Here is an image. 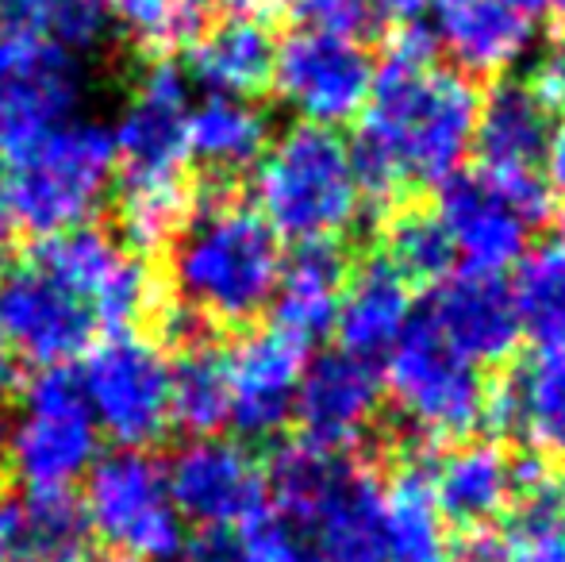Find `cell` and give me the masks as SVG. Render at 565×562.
Here are the masks:
<instances>
[{
    "instance_id": "obj_50",
    "label": "cell",
    "mask_w": 565,
    "mask_h": 562,
    "mask_svg": "<svg viewBox=\"0 0 565 562\" xmlns=\"http://www.w3.org/2000/svg\"><path fill=\"white\" fill-rule=\"evenodd\" d=\"M23 562H54V559H23Z\"/></svg>"
},
{
    "instance_id": "obj_40",
    "label": "cell",
    "mask_w": 565,
    "mask_h": 562,
    "mask_svg": "<svg viewBox=\"0 0 565 562\" xmlns=\"http://www.w3.org/2000/svg\"><path fill=\"white\" fill-rule=\"evenodd\" d=\"M0 562H23V501L15 489H0Z\"/></svg>"
},
{
    "instance_id": "obj_14",
    "label": "cell",
    "mask_w": 565,
    "mask_h": 562,
    "mask_svg": "<svg viewBox=\"0 0 565 562\" xmlns=\"http://www.w3.org/2000/svg\"><path fill=\"white\" fill-rule=\"evenodd\" d=\"M373 59L365 43L316 35L292 28L277 43L269 89L300 116V124L316 128H342L362 116L373 85Z\"/></svg>"
},
{
    "instance_id": "obj_34",
    "label": "cell",
    "mask_w": 565,
    "mask_h": 562,
    "mask_svg": "<svg viewBox=\"0 0 565 562\" xmlns=\"http://www.w3.org/2000/svg\"><path fill=\"white\" fill-rule=\"evenodd\" d=\"M520 328L543 339L565 336V255L558 247H539L515 263V278L508 282Z\"/></svg>"
},
{
    "instance_id": "obj_5",
    "label": "cell",
    "mask_w": 565,
    "mask_h": 562,
    "mask_svg": "<svg viewBox=\"0 0 565 562\" xmlns=\"http://www.w3.org/2000/svg\"><path fill=\"white\" fill-rule=\"evenodd\" d=\"M116 181L113 128L74 116L39 139L28 155L8 162L4 189L20 232L51 240L70 227L93 224Z\"/></svg>"
},
{
    "instance_id": "obj_25",
    "label": "cell",
    "mask_w": 565,
    "mask_h": 562,
    "mask_svg": "<svg viewBox=\"0 0 565 562\" xmlns=\"http://www.w3.org/2000/svg\"><path fill=\"white\" fill-rule=\"evenodd\" d=\"M342 282H347V263L339 247H297L285 258L274 300L266 308L269 328L316 347L335 331Z\"/></svg>"
},
{
    "instance_id": "obj_3",
    "label": "cell",
    "mask_w": 565,
    "mask_h": 562,
    "mask_svg": "<svg viewBox=\"0 0 565 562\" xmlns=\"http://www.w3.org/2000/svg\"><path fill=\"white\" fill-rule=\"evenodd\" d=\"M250 209L281 243L339 247L365 212L350 142L331 128L292 124L254 162Z\"/></svg>"
},
{
    "instance_id": "obj_46",
    "label": "cell",
    "mask_w": 565,
    "mask_h": 562,
    "mask_svg": "<svg viewBox=\"0 0 565 562\" xmlns=\"http://www.w3.org/2000/svg\"><path fill=\"white\" fill-rule=\"evenodd\" d=\"M381 15H393V20H419L424 8H431V0H377Z\"/></svg>"
},
{
    "instance_id": "obj_15",
    "label": "cell",
    "mask_w": 565,
    "mask_h": 562,
    "mask_svg": "<svg viewBox=\"0 0 565 562\" xmlns=\"http://www.w3.org/2000/svg\"><path fill=\"white\" fill-rule=\"evenodd\" d=\"M312 359V347L297 343L277 328L243 331L227 347V382H231V421L238 439L266 443L289 427L292 401L300 378Z\"/></svg>"
},
{
    "instance_id": "obj_16",
    "label": "cell",
    "mask_w": 565,
    "mask_h": 562,
    "mask_svg": "<svg viewBox=\"0 0 565 562\" xmlns=\"http://www.w3.org/2000/svg\"><path fill=\"white\" fill-rule=\"evenodd\" d=\"M381 397H385V382L377 362L354 359L335 347L320 359H308L297 401H292V421L300 427V439L335 455H350V447L370 435L381 413Z\"/></svg>"
},
{
    "instance_id": "obj_10",
    "label": "cell",
    "mask_w": 565,
    "mask_h": 562,
    "mask_svg": "<svg viewBox=\"0 0 565 562\" xmlns=\"http://www.w3.org/2000/svg\"><path fill=\"white\" fill-rule=\"evenodd\" d=\"M82 97V54L31 31H15L0 46V162H15L39 139L74 120Z\"/></svg>"
},
{
    "instance_id": "obj_24",
    "label": "cell",
    "mask_w": 565,
    "mask_h": 562,
    "mask_svg": "<svg viewBox=\"0 0 565 562\" xmlns=\"http://www.w3.org/2000/svg\"><path fill=\"white\" fill-rule=\"evenodd\" d=\"M262 470H266L269 512L285 520L292 532H308L328 512V505L347 489L358 466L350 463V455L323 450L297 435V439L277 443L262 463Z\"/></svg>"
},
{
    "instance_id": "obj_17",
    "label": "cell",
    "mask_w": 565,
    "mask_h": 562,
    "mask_svg": "<svg viewBox=\"0 0 565 562\" xmlns=\"http://www.w3.org/2000/svg\"><path fill=\"white\" fill-rule=\"evenodd\" d=\"M435 43L461 74H504L531 54L546 0H431Z\"/></svg>"
},
{
    "instance_id": "obj_1",
    "label": "cell",
    "mask_w": 565,
    "mask_h": 562,
    "mask_svg": "<svg viewBox=\"0 0 565 562\" xmlns=\"http://www.w3.org/2000/svg\"><path fill=\"white\" fill-rule=\"evenodd\" d=\"M435 51V31L419 20L388 35L350 142L365 204L385 209L412 185H443L473 150L481 93L461 70L439 66Z\"/></svg>"
},
{
    "instance_id": "obj_27",
    "label": "cell",
    "mask_w": 565,
    "mask_h": 562,
    "mask_svg": "<svg viewBox=\"0 0 565 562\" xmlns=\"http://www.w3.org/2000/svg\"><path fill=\"white\" fill-rule=\"evenodd\" d=\"M231 421L227 347L216 331H196L170 347V424L185 439L220 435Z\"/></svg>"
},
{
    "instance_id": "obj_21",
    "label": "cell",
    "mask_w": 565,
    "mask_h": 562,
    "mask_svg": "<svg viewBox=\"0 0 565 562\" xmlns=\"http://www.w3.org/2000/svg\"><path fill=\"white\" fill-rule=\"evenodd\" d=\"M551 128V105L539 97L535 85L504 77L484 93L477 108V162L492 173H539Z\"/></svg>"
},
{
    "instance_id": "obj_48",
    "label": "cell",
    "mask_w": 565,
    "mask_h": 562,
    "mask_svg": "<svg viewBox=\"0 0 565 562\" xmlns=\"http://www.w3.org/2000/svg\"><path fill=\"white\" fill-rule=\"evenodd\" d=\"M546 12H554V15H562V20H565V0H546Z\"/></svg>"
},
{
    "instance_id": "obj_23",
    "label": "cell",
    "mask_w": 565,
    "mask_h": 562,
    "mask_svg": "<svg viewBox=\"0 0 565 562\" xmlns=\"http://www.w3.org/2000/svg\"><path fill=\"white\" fill-rule=\"evenodd\" d=\"M431 489L447 524H492L512 509L515 463L492 439L450 443V450H443L431 466Z\"/></svg>"
},
{
    "instance_id": "obj_42",
    "label": "cell",
    "mask_w": 565,
    "mask_h": 562,
    "mask_svg": "<svg viewBox=\"0 0 565 562\" xmlns=\"http://www.w3.org/2000/svg\"><path fill=\"white\" fill-rule=\"evenodd\" d=\"M543 185H546V193H554V197H565V120L562 124H554L551 128V139H546V150H543Z\"/></svg>"
},
{
    "instance_id": "obj_44",
    "label": "cell",
    "mask_w": 565,
    "mask_h": 562,
    "mask_svg": "<svg viewBox=\"0 0 565 562\" xmlns=\"http://www.w3.org/2000/svg\"><path fill=\"white\" fill-rule=\"evenodd\" d=\"M220 4H224L231 15H246V20H262V23H266L269 15L285 12L292 0H220Z\"/></svg>"
},
{
    "instance_id": "obj_37",
    "label": "cell",
    "mask_w": 565,
    "mask_h": 562,
    "mask_svg": "<svg viewBox=\"0 0 565 562\" xmlns=\"http://www.w3.org/2000/svg\"><path fill=\"white\" fill-rule=\"evenodd\" d=\"M238 562H308V548L300 532H292L274 512H262L235 532Z\"/></svg>"
},
{
    "instance_id": "obj_45",
    "label": "cell",
    "mask_w": 565,
    "mask_h": 562,
    "mask_svg": "<svg viewBox=\"0 0 565 562\" xmlns=\"http://www.w3.org/2000/svg\"><path fill=\"white\" fill-rule=\"evenodd\" d=\"M15 385H20V362H15V354L0 339V405L15 397Z\"/></svg>"
},
{
    "instance_id": "obj_13",
    "label": "cell",
    "mask_w": 565,
    "mask_h": 562,
    "mask_svg": "<svg viewBox=\"0 0 565 562\" xmlns=\"http://www.w3.org/2000/svg\"><path fill=\"white\" fill-rule=\"evenodd\" d=\"M162 466L170 501L185 528L238 532L269 509L262 458L243 439H185Z\"/></svg>"
},
{
    "instance_id": "obj_18",
    "label": "cell",
    "mask_w": 565,
    "mask_h": 562,
    "mask_svg": "<svg viewBox=\"0 0 565 562\" xmlns=\"http://www.w3.org/2000/svg\"><path fill=\"white\" fill-rule=\"evenodd\" d=\"M424 316L473 367L508 362L523 336L504 274H450L447 282L435 285Z\"/></svg>"
},
{
    "instance_id": "obj_12",
    "label": "cell",
    "mask_w": 565,
    "mask_h": 562,
    "mask_svg": "<svg viewBox=\"0 0 565 562\" xmlns=\"http://www.w3.org/2000/svg\"><path fill=\"white\" fill-rule=\"evenodd\" d=\"M0 339L31 370L77 367L100 339L93 308L31 258L0 271Z\"/></svg>"
},
{
    "instance_id": "obj_19",
    "label": "cell",
    "mask_w": 565,
    "mask_h": 562,
    "mask_svg": "<svg viewBox=\"0 0 565 562\" xmlns=\"http://www.w3.org/2000/svg\"><path fill=\"white\" fill-rule=\"evenodd\" d=\"M484 424L535 447L539 458L565 463V336L535 351L489 390Z\"/></svg>"
},
{
    "instance_id": "obj_2",
    "label": "cell",
    "mask_w": 565,
    "mask_h": 562,
    "mask_svg": "<svg viewBox=\"0 0 565 562\" xmlns=\"http://www.w3.org/2000/svg\"><path fill=\"white\" fill-rule=\"evenodd\" d=\"M170 297L204 328H246L269 308L285 266L281 240L231 185L201 181L193 216L166 251Z\"/></svg>"
},
{
    "instance_id": "obj_43",
    "label": "cell",
    "mask_w": 565,
    "mask_h": 562,
    "mask_svg": "<svg viewBox=\"0 0 565 562\" xmlns=\"http://www.w3.org/2000/svg\"><path fill=\"white\" fill-rule=\"evenodd\" d=\"M15 235H20V224H15L12 201H8L4 173H0V271L15 263Z\"/></svg>"
},
{
    "instance_id": "obj_26",
    "label": "cell",
    "mask_w": 565,
    "mask_h": 562,
    "mask_svg": "<svg viewBox=\"0 0 565 562\" xmlns=\"http://www.w3.org/2000/svg\"><path fill=\"white\" fill-rule=\"evenodd\" d=\"M269 147V116L254 100L204 97L189 108V166H201L204 181L231 185L254 170Z\"/></svg>"
},
{
    "instance_id": "obj_4",
    "label": "cell",
    "mask_w": 565,
    "mask_h": 562,
    "mask_svg": "<svg viewBox=\"0 0 565 562\" xmlns=\"http://www.w3.org/2000/svg\"><path fill=\"white\" fill-rule=\"evenodd\" d=\"M105 455L74 367L35 370L15 385V421L4 427L0 466L20 497L66 494Z\"/></svg>"
},
{
    "instance_id": "obj_11",
    "label": "cell",
    "mask_w": 565,
    "mask_h": 562,
    "mask_svg": "<svg viewBox=\"0 0 565 562\" xmlns=\"http://www.w3.org/2000/svg\"><path fill=\"white\" fill-rule=\"evenodd\" d=\"M189 85L178 59H150L113 124L116 185L189 181Z\"/></svg>"
},
{
    "instance_id": "obj_41",
    "label": "cell",
    "mask_w": 565,
    "mask_h": 562,
    "mask_svg": "<svg viewBox=\"0 0 565 562\" xmlns=\"http://www.w3.org/2000/svg\"><path fill=\"white\" fill-rule=\"evenodd\" d=\"M178 562H238L235 532H193Z\"/></svg>"
},
{
    "instance_id": "obj_35",
    "label": "cell",
    "mask_w": 565,
    "mask_h": 562,
    "mask_svg": "<svg viewBox=\"0 0 565 562\" xmlns=\"http://www.w3.org/2000/svg\"><path fill=\"white\" fill-rule=\"evenodd\" d=\"M515 536L565 532V466L551 458H527L515 463Z\"/></svg>"
},
{
    "instance_id": "obj_31",
    "label": "cell",
    "mask_w": 565,
    "mask_h": 562,
    "mask_svg": "<svg viewBox=\"0 0 565 562\" xmlns=\"http://www.w3.org/2000/svg\"><path fill=\"white\" fill-rule=\"evenodd\" d=\"M381 258L401 274L412 289H435L454 274V247L439 216L424 209H396L385 220Z\"/></svg>"
},
{
    "instance_id": "obj_32",
    "label": "cell",
    "mask_w": 565,
    "mask_h": 562,
    "mask_svg": "<svg viewBox=\"0 0 565 562\" xmlns=\"http://www.w3.org/2000/svg\"><path fill=\"white\" fill-rule=\"evenodd\" d=\"M124 243L108 227L82 224L51 235V240H35L28 258L35 266H43L46 274H54L62 285H70L77 297L93 300V293L113 278V271L124 263Z\"/></svg>"
},
{
    "instance_id": "obj_47",
    "label": "cell",
    "mask_w": 565,
    "mask_h": 562,
    "mask_svg": "<svg viewBox=\"0 0 565 562\" xmlns=\"http://www.w3.org/2000/svg\"><path fill=\"white\" fill-rule=\"evenodd\" d=\"M15 31H23L20 28V15H15V4H12V0H0V46H4L8 39L15 35Z\"/></svg>"
},
{
    "instance_id": "obj_22",
    "label": "cell",
    "mask_w": 565,
    "mask_h": 562,
    "mask_svg": "<svg viewBox=\"0 0 565 562\" xmlns=\"http://www.w3.org/2000/svg\"><path fill=\"white\" fill-rule=\"evenodd\" d=\"M412 285L393 271L381 255L365 258L342 282L335 336L339 351L365 362H381L412 324Z\"/></svg>"
},
{
    "instance_id": "obj_29",
    "label": "cell",
    "mask_w": 565,
    "mask_h": 562,
    "mask_svg": "<svg viewBox=\"0 0 565 562\" xmlns=\"http://www.w3.org/2000/svg\"><path fill=\"white\" fill-rule=\"evenodd\" d=\"M308 562H388L381 536V481L358 466L347 489L308 532H300Z\"/></svg>"
},
{
    "instance_id": "obj_36",
    "label": "cell",
    "mask_w": 565,
    "mask_h": 562,
    "mask_svg": "<svg viewBox=\"0 0 565 562\" xmlns=\"http://www.w3.org/2000/svg\"><path fill=\"white\" fill-rule=\"evenodd\" d=\"M289 12L297 15V28L347 43H365L385 20L377 0H292Z\"/></svg>"
},
{
    "instance_id": "obj_9",
    "label": "cell",
    "mask_w": 565,
    "mask_h": 562,
    "mask_svg": "<svg viewBox=\"0 0 565 562\" xmlns=\"http://www.w3.org/2000/svg\"><path fill=\"white\" fill-rule=\"evenodd\" d=\"M381 362V382L396 413L424 439L461 443L473 439V432L484 424L489 385L481 367L461 359L424 312L412 316L404 336Z\"/></svg>"
},
{
    "instance_id": "obj_20",
    "label": "cell",
    "mask_w": 565,
    "mask_h": 562,
    "mask_svg": "<svg viewBox=\"0 0 565 562\" xmlns=\"http://www.w3.org/2000/svg\"><path fill=\"white\" fill-rule=\"evenodd\" d=\"M277 43L262 20L227 15L209 23L193 43L185 46V77L201 85L209 97H238L254 100L269 89L274 77Z\"/></svg>"
},
{
    "instance_id": "obj_8",
    "label": "cell",
    "mask_w": 565,
    "mask_h": 562,
    "mask_svg": "<svg viewBox=\"0 0 565 562\" xmlns=\"http://www.w3.org/2000/svg\"><path fill=\"white\" fill-rule=\"evenodd\" d=\"M74 374L100 439L113 443V450H154L173 432L170 351L158 336H100Z\"/></svg>"
},
{
    "instance_id": "obj_33",
    "label": "cell",
    "mask_w": 565,
    "mask_h": 562,
    "mask_svg": "<svg viewBox=\"0 0 565 562\" xmlns=\"http://www.w3.org/2000/svg\"><path fill=\"white\" fill-rule=\"evenodd\" d=\"M23 501V559L89 562L93 536L77 489L20 497Z\"/></svg>"
},
{
    "instance_id": "obj_28",
    "label": "cell",
    "mask_w": 565,
    "mask_h": 562,
    "mask_svg": "<svg viewBox=\"0 0 565 562\" xmlns=\"http://www.w3.org/2000/svg\"><path fill=\"white\" fill-rule=\"evenodd\" d=\"M381 536L388 562H447L450 524L435 501L424 458H408L381 481Z\"/></svg>"
},
{
    "instance_id": "obj_7",
    "label": "cell",
    "mask_w": 565,
    "mask_h": 562,
    "mask_svg": "<svg viewBox=\"0 0 565 562\" xmlns=\"http://www.w3.org/2000/svg\"><path fill=\"white\" fill-rule=\"evenodd\" d=\"M435 197V216L454 258L477 274H504L527 255L531 235L551 216V193L539 173L458 170Z\"/></svg>"
},
{
    "instance_id": "obj_38",
    "label": "cell",
    "mask_w": 565,
    "mask_h": 562,
    "mask_svg": "<svg viewBox=\"0 0 565 562\" xmlns=\"http://www.w3.org/2000/svg\"><path fill=\"white\" fill-rule=\"evenodd\" d=\"M447 562H523V543L512 528L500 524L461 528L458 540H450Z\"/></svg>"
},
{
    "instance_id": "obj_30",
    "label": "cell",
    "mask_w": 565,
    "mask_h": 562,
    "mask_svg": "<svg viewBox=\"0 0 565 562\" xmlns=\"http://www.w3.org/2000/svg\"><path fill=\"white\" fill-rule=\"evenodd\" d=\"M100 8L150 62L185 51L209 28L212 0H100Z\"/></svg>"
},
{
    "instance_id": "obj_51",
    "label": "cell",
    "mask_w": 565,
    "mask_h": 562,
    "mask_svg": "<svg viewBox=\"0 0 565 562\" xmlns=\"http://www.w3.org/2000/svg\"><path fill=\"white\" fill-rule=\"evenodd\" d=\"M0 443H4V421H0Z\"/></svg>"
},
{
    "instance_id": "obj_6",
    "label": "cell",
    "mask_w": 565,
    "mask_h": 562,
    "mask_svg": "<svg viewBox=\"0 0 565 562\" xmlns=\"http://www.w3.org/2000/svg\"><path fill=\"white\" fill-rule=\"evenodd\" d=\"M93 543L116 562H178L189 528L166 486V466L150 450H105L82 481Z\"/></svg>"
},
{
    "instance_id": "obj_49",
    "label": "cell",
    "mask_w": 565,
    "mask_h": 562,
    "mask_svg": "<svg viewBox=\"0 0 565 562\" xmlns=\"http://www.w3.org/2000/svg\"><path fill=\"white\" fill-rule=\"evenodd\" d=\"M554 247H558L562 255H565V216H562V227H558V243H554Z\"/></svg>"
},
{
    "instance_id": "obj_39",
    "label": "cell",
    "mask_w": 565,
    "mask_h": 562,
    "mask_svg": "<svg viewBox=\"0 0 565 562\" xmlns=\"http://www.w3.org/2000/svg\"><path fill=\"white\" fill-rule=\"evenodd\" d=\"M539 89V97L554 108H562L565 113V31L558 39H554L551 46H546V54L539 59V70H535V82H531Z\"/></svg>"
}]
</instances>
